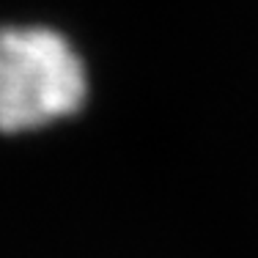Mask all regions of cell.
Instances as JSON below:
<instances>
[{"mask_svg": "<svg viewBox=\"0 0 258 258\" xmlns=\"http://www.w3.org/2000/svg\"><path fill=\"white\" fill-rule=\"evenodd\" d=\"M85 99L77 52L50 28L0 30V129L44 126L75 113Z\"/></svg>", "mask_w": 258, "mask_h": 258, "instance_id": "obj_1", "label": "cell"}]
</instances>
